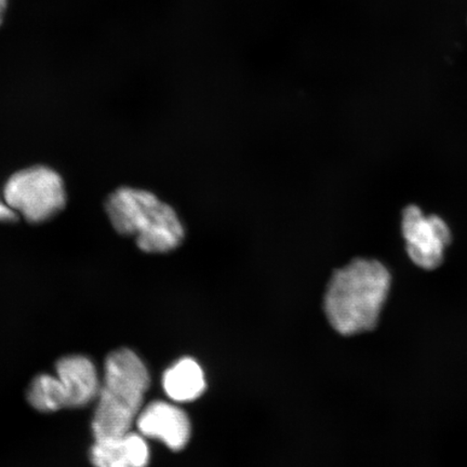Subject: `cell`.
I'll use <instances>...</instances> for the list:
<instances>
[{
	"label": "cell",
	"instance_id": "6",
	"mask_svg": "<svg viewBox=\"0 0 467 467\" xmlns=\"http://www.w3.org/2000/svg\"><path fill=\"white\" fill-rule=\"evenodd\" d=\"M401 230L409 258L425 270L441 265L451 239L445 221L425 214L419 207H408L402 214Z\"/></svg>",
	"mask_w": 467,
	"mask_h": 467
},
{
	"label": "cell",
	"instance_id": "9",
	"mask_svg": "<svg viewBox=\"0 0 467 467\" xmlns=\"http://www.w3.org/2000/svg\"><path fill=\"white\" fill-rule=\"evenodd\" d=\"M162 387L169 399L190 402L201 397L206 389L202 367L194 359H180L163 373Z\"/></svg>",
	"mask_w": 467,
	"mask_h": 467
},
{
	"label": "cell",
	"instance_id": "10",
	"mask_svg": "<svg viewBox=\"0 0 467 467\" xmlns=\"http://www.w3.org/2000/svg\"><path fill=\"white\" fill-rule=\"evenodd\" d=\"M19 219V215H17L13 209L8 206V203L4 201V198L0 200V222L2 223H11V222H15Z\"/></svg>",
	"mask_w": 467,
	"mask_h": 467
},
{
	"label": "cell",
	"instance_id": "8",
	"mask_svg": "<svg viewBox=\"0 0 467 467\" xmlns=\"http://www.w3.org/2000/svg\"><path fill=\"white\" fill-rule=\"evenodd\" d=\"M90 460L96 467H148L150 449L144 436L130 431L124 435L96 440Z\"/></svg>",
	"mask_w": 467,
	"mask_h": 467
},
{
	"label": "cell",
	"instance_id": "3",
	"mask_svg": "<svg viewBox=\"0 0 467 467\" xmlns=\"http://www.w3.org/2000/svg\"><path fill=\"white\" fill-rule=\"evenodd\" d=\"M150 382L148 369L131 349L120 348L109 355L92 420L96 440L124 435L131 431L141 412Z\"/></svg>",
	"mask_w": 467,
	"mask_h": 467
},
{
	"label": "cell",
	"instance_id": "4",
	"mask_svg": "<svg viewBox=\"0 0 467 467\" xmlns=\"http://www.w3.org/2000/svg\"><path fill=\"white\" fill-rule=\"evenodd\" d=\"M3 198L29 224H44L61 214L67 206L66 181L47 165H33L10 175Z\"/></svg>",
	"mask_w": 467,
	"mask_h": 467
},
{
	"label": "cell",
	"instance_id": "11",
	"mask_svg": "<svg viewBox=\"0 0 467 467\" xmlns=\"http://www.w3.org/2000/svg\"><path fill=\"white\" fill-rule=\"evenodd\" d=\"M9 0H0V26H3L5 14H7Z\"/></svg>",
	"mask_w": 467,
	"mask_h": 467
},
{
	"label": "cell",
	"instance_id": "7",
	"mask_svg": "<svg viewBox=\"0 0 467 467\" xmlns=\"http://www.w3.org/2000/svg\"><path fill=\"white\" fill-rule=\"evenodd\" d=\"M137 425L142 436L159 440L173 451H182L190 441L188 414L169 402H151L140 412Z\"/></svg>",
	"mask_w": 467,
	"mask_h": 467
},
{
	"label": "cell",
	"instance_id": "2",
	"mask_svg": "<svg viewBox=\"0 0 467 467\" xmlns=\"http://www.w3.org/2000/svg\"><path fill=\"white\" fill-rule=\"evenodd\" d=\"M390 287L381 262L356 259L331 276L324 299L327 318L344 336L375 328Z\"/></svg>",
	"mask_w": 467,
	"mask_h": 467
},
{
	"label": "cell",
	"instance_id": "1",
	"mask_svg": "<svg viewBox=\"0 0 467 467\" xmlns=\"http://www.w3.org/2000/svg\"><path fill=\"white\" fill-rule=\"evenodd\" d=\"M104 210L113 230L132 238L144 254H171L188 235L177 210L150 190L119 186L105 200Z\"/></svg>",
	"mask_w": 467,
	"mask_h": 467
},
{
	"label": "cell",
	"instance_id": "5",
	"mask_svg": "<svg viewBox=\"0 0 467 467\" xmlns=\"http://www.w3.org/2000/svg\"><path fill=\"white\" fill-rule=\"evenodd\" d=\"M100 390L95 365L85 356H67L57 361L56 376L42 375L28 389L27 400L38 411L84 407Z\"/></svg>",
	"mask_w": 467,
	"mask_h": 467
}]
</instances>
